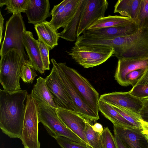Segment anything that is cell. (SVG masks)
Returning <instances> with one entry per match:
<instances>
[{
    "instance_id": "cell-1",
    "label": "cell",
    "mask_w": 148,
    "mask_h": 148,
    "mask_svg": "<svg viewBox=\"0 0 148 148\" xmlns=\"http://www.w3.org/2000/svg\"><path fill=\"white\" fill-rule=\"evenodd\" d=\"M28 95L25 90L0 89V128L10 138H21Z\"/></svg>"
},
{
    "instance_id": "cell-2",
    "label": "cell",
    "mask_w": 148,
    "mask_h": 148,
    "mask_svg": "<svg viewBox=\"0 0 148 148\" xmlns=\"http://www.w3.org/2000/svg\"><path fill=\"white\" fill-rule=\"evenodd\" d=\"M1 57L0 82L3 90L10 92L21 90L20 80L23 62L22 56L18 50L12 49Z\"/></svg>"
},
{
    "instance_id": "cell-3",
    "label": "cell",
    "mask_w": 148,
    "mask_h": 148,
    "mask_svg": "<svg viewBox=\"0 0 148 148\" xmlns=\"http://www.w3.org/2000/svg\"><path fill=\"white\" fill-rule=\"evenodd\" d=\"M119 42V48L115 56L118 60L148 58V27L131 35L120 37Z\"/></svg>"
},
{
    "instance_id": "cell-4",
    "label": "cell",
    "mask_w": 148,
    "mask_h": 148,
    "mask_svg": "<svg viewBox=\"0 0 148 148\" xmlns=\"http://www.w3.org/2000/svg\"><path fill=\"white\" fill-rule=\"evenodd\" d=\"M26 28L21 13H14L6 21L4 38L1 44L0 56L14 49L22 56L23 62L29 61L24 50L23 37Z\"/></svg>"
},
{
    "instance_id": "cell-5",
    "label": "cell",
    "mask_w": 148,
    "mask_h": 148,
    "mask_svg": "<svg viewBox=\"0 0 148 148\" xmlns=\"http://www.w3.org/2000/svg\"><path fill=\"white\" fill-rule=\"evenodd\" d=\"M114 53L113 47L101 45H75L68 52L78 64L85 68L103 63L113 56Z\"/></svg>"
},
{
    "instance_id": "cell-6",
    "label": "cell",
    "mask_w": 148,
    "mask_h": 148,
    "mask_svg": "<svg viewBox=\"0 0 148 148\" xmlns=\"http://www.w3.org/2000/svg\"><path fill=\"white\" fill-rule=\"evenodd\" d=\"M21 140L24 148H40L38 138L39 107L31 94L26 98Z\"/></svg>"
},
{
    "instance_id": "cell-7",
    "label": "cell",
    "mask_w": 148,
    "mask_h": 148,
    "mask_svg": "<svg viewBox=\"0 0 148 148\" xmlns=\"http://www.w3.org/2000/svg\"><path fill=\"white\" fill-rule=\"evenodd\" d=\"M58 64L83 100L99 116L98 92L88 80L76 70L67 66L65 63Z\"/></svg>"
},
{
    "instance_id": "cell-8",
    "label": "cell",
    "mask_w": 148,
    "mask_h": 148,
    "mask_svg": "<svg viewBox=\"0 0 148 148\" xmlns=\"http://www.w3.org/2000/svg\"><path fill=\"white\" fill-rule=\"evenodd\" d=\"M38 104L39 109V122L43 125L50 136L54 138L57 136L64 137L73 141L86 145L63 124L58 117L56 110L44 103Z\"/></svg>"
},
{
    "instance_id": "cell-9",
    "label": "cell",
    "mask_w": 148,
    "mask_h": 148,
    "mask_svg": "<svg viewBox=\"0 0 148 148\" xmlns=\"http://www.w3.org/2000/svg\"><path fill=\"white\" fill-rule=\"evenodd\" d=\"M52 64L50 74L45 79L55 104L58 108L69 110L79 114L77 109L58 75L55 65Z\"/></svg>"
},
{
    "instance_id": "cell-10",
    "label": "cell",
    "mask_w": 148,
    "mask_h": 148,
    "mask_svg": "<svg viewBox=\"0 0 148 148\" xmlns=\"http://www.w3.org/2000/svg\"><path fill=\"white\" fill-rule=\"evenodd\" d=\"M108 3L106 0H83L77 31L80 36L97 19L104 16Z\"/></svg>"
},
{
    "instance_id": "cell-11",
    "label": "cell",
    "mask_w": 148,
    "mask_h": 148,
    "mask_svg": "<svg viewBox=\"0 0 148 148\" xmlns=\"http://www.w3.org/2000/svg\"><path fill=\"white\" fill-rule=\"evenodd\" d=\"M83 0H64L54 6L50 12V24L57 31L64 28L73 18Z\"/></svg>"
},
{
    "instance_id": "cell-12",
    "label": "cell",
    "mask_w": 148,
    "mask_h": 148,
    "mask_svg": "<svg viewBox=\"0 0 148 148\" xmlns=\"http://www.w3.org/2000/svg\"><path fill=\"white\" fill-rule=\"evenodd\" d=\"M56 69L58 75L67 92L77 109L79 114L90 122L95 121L99 119L93 110L84 101L74 86L69 80L55 60H51Z\"/></svg>"
},
{
    "instance_id": "cell-13",
    "label": "cell",
    "mask_w": 148,
    "mask_h": 148,
    "mask_svg": "<svg viewBox=\"0 0 148 148\" xmlns=\"http://www.w3.org/2000/svg\"><path fill=\"white\" fill-rule=\"evenodd\" d=\"M99 99L112 105L121 107L139 114L143 105V99L128 92H115L101 95Z\"/></svg>"
},
{
    "instance_id": "cell-14",
    "label": "cell",
    "mask_w": 148,
    "mask_h": 148,
    "mask_svg": "<svg viewBox=\"0 0 148 148\" xmlns=\"http://www.w3.org/2000/svg\"><path fill=\"white\" fill-rule=\"evenodd\" d=\"M142 128H130L113 125L116 134L127 148H148V137L142 132Z\"/></svg>"
},
{
    "instance_id": "cell-15",
    "label": "cell",
    "mask_w": 148,
    "mask_h": 148,
    "mask_svg": "<svg viewBox=\"0 0 148 148\" xmlns=\"http://www.w3.org/2000/svg\"><path fill=\"white\" fill-rule=\"evenodd\" d=\"M55 111L63 124L87 146H90L84 133L86 119L78 114L69 110L57 108Z\"/></svg>"
},
{
    "instance_id": "cell-16",
    "label": "cell",
    "mask_w": 148,
    "mask_h": 148,
    "mask_svg": "<svg viewBox=\"0 0 148 148\" xmlns=\"http://www.w3.org/2000/svg\"><path fill=\"white\" fill-rule=\"evenodd\" d=\"M139 29L135 21L125 25L105 28L93 30H86L83 35L101 38H114L125 37L136 33Z\"/></svg>"
},
{
    "instance_id": "cell-17",
    "label": "cell",
    "mask_w": 148,
    "mask_h": 148,
    "mask_svg": "<svg viewBox=\"0 0 148 148\" xmlns=\"http://www.w3.org/2000/svg\"><path fill=\"white\" fill-rule=\"evenodd\" d=\"M148 67V58L143 60L119 59L114 77L120 85L127 86L130 85L126 79L129 73L133 71L141 69L145 71Z\"/></svg>"
},
{
    "instance_id": "cell-18",
    "label": "cell",
    "mask_w": 148,
    "mask_h": 148,
    "mask_svg": "<svg viewBox=\"0 0 148 148\" xmlns=\"http://www.w3.org/2000/svg\"><path fill=\"white\" fill-rule=\"evenodd\" d=\"M48 0H29L25 12L28 23L34 25L45 22L51 15Z\"/></svg>"
},
{
    "instance_id": "cell-19",
    "label": "cell",
    "mask_w": 148,
    "mask_h": 148,
    "mask_svg": "<svg viewBox=\"0 0 148 148\" xmlns=\"http://www.w3.org/2000/svg\"><path fill=\"white\" fill-rule=\"evenodd\" d=\"M23 42L29 61L32 66L40 74L44 73L45 70L38 40L34 38L31 32L27 30L25 31L23 37Z\"/></svg>"
},
{
    "instance_id": "cell-20",
    "label": "cell",
    "mask_w": 148,
    "mask_h": 148,
    "mask_svg": "<svg viewBox=\"0 0 148 148\" xmlns=\"http://www.w3.org/2000/svg\"><path fill=\"white\" fill-rule=\"evenodd\" d=\"M36 80V83L34 85L32 90V96L38 103H44L55 110L58 108L48 88L45 79L40 76Z\"/></svg>"
},
{
    "instance_id": "cell-21",
    "label": "cell",
    "mask_w": 148,
    "mask_h": 148,
    "mask_svg": "<svg viewBox=\"0 0 148 148\" xmlns=\"http://www.w3.org/2000/svg\"><path fill=\"white\" fill-rule=\"evenodd\" d=\"M34 28L38 38L40 39L50 50L58 45L59 38L58 33L49 22L46 21L34 25Z\"/></svg>"
},
{
    "instance_id": "cell-22",
    "label": "cell",
    "mask_w": 148,
    "mask_h": 148,
    "mask_svg": "<svg viewBox=\"0 0 148 148\" xmlns=\"http://www.w3.org/2000/svg\"><path fill=\"white\" fill-rule=\"evenodd\" d=\"M98 108L99 111L113 125L130 128H137L125 119L110 104L100 99L98 101Z\"/></svg>"
},
{
    "instance_id": "cell-23",
    "label": "cell",
    "mask_w": 148,
    "mask_h": 148,
    "mask_svg": "<svg viewBox=\"0 0 148 148\" xmlns=\"http://www.w3.org/2000/svg\"><path fill=\"white\" fill-rule=\"evenodd\" d=\"M141 0H119L116 3L114 12L128 17L136 22Z\"/></svg>"
},
{
    "instance_id": "cell-24",
    "label": "cell",
    "mask_w": 148,
    "mask_h": 148,
    "mask_svg": "<svg viewBox=\"0 0 148 148\" xmlns=\"http://www.w3.org/2000/svg\"><path fill=\"white\" fill-rule=\"evenodd\" d=\"M133 21L126 17L118 15H109L100 18L94 22L87 29L93 30L105 28L123 26L128 25Z\"/></svg>"
},
{
    "instance_id": "cell-25",
    "label": "cell",
    "mask_w": 148,
    "mask_h": 148,
    "mask_svg": "<svg viewBox=\"0 0 148 148\" xmlns=\"http://www.w3.org/2000/svg\"><path fill=\"white\" fill-rule=\"evenodd\" d=\"M82 4L78 8L74 17L64 28L63 30L58 33L59 38L71 42L76 40L77 31L80 18Z\"/></svg>"
},
{
    "instance_id": "cell-26",
    "label": "cell",
    "mask_w": 148,
    "mask_h": 148,
    "mask_svg": "<svg viewBox=\"0 0 148 148\" xmlns=\"http://www.w3.org/2000/svg\"><path fill=\"white\" fill-rule=\"evenodd\" d=\"M84 133L90 146L92 148H105L101 134L95 132L92 129L91 122L86 119Z\"/></svg>"
},
{
    "instance_id": "cell-27",
    "label": "cell",
    "mask_w": 148,
    "mask_h": 148,
    "mask_svg": "<svg viewBox=\"0 0 148 148\" xmlns=\"http://www.w3.org/2000/svg\"><path fill=\"white\" fill-rule=\"evenodd\" d=\"M29 0H0V6L6 5L8 13H25Z\"/></svg>"
},
{
    "instance_id": "cell-28",
    "label": "cell",
    "mask_w": 148,
    "mask_h": 148,
    "mask_svg": "<svg viewBox=\"0 0 148 148\" xmlns=\"http://www.w3.org/2000/svg\"><path fill=\"white\" fill-rule=\"evenodd\" d=\"M111 105L125 119L136 127L142 128L140 122L141 119L140 114L121 107Z\"/></svg>"
},
{
    "instance_id": "cell-29",
    "label": "cell",
    "mask_w": 148,
    "mask_h": 148,
    "mask_svg": "<svg viewBox=\"0 0 148 148\" xmlns=\"http://www.w3.org/2000/svg\"><path fill=\"white\" fill-rule=\"evenodd\" d=\"M20 76L24 82L29 84L32 83L37 76L36 70L29 61L23 62Z\"/></svg>"
},
{
    "instance_id": "cell-30",
    "label": "cell",
    "mask_w": 148,
    "mask_h": 148,
    "mask_svg": "<svg viewBox=\"0 0 148 148\" xmlns=\"http://www.w3.org/2000/svg\"><path fill=\"white\" fill-rule=\"evenodd\" d=\"M136 23L139 29L148 27V0H141Z\"/></svg>"
},
{
    "instance_id": "cell-31",
    "label": "cell",
    "mask_w": 148,
    "mask_h": 148,
    "mask_svg": "<svg viewBox=\"0 0 148 148\" xmlns=\"http://www.w3.org/2000/svg\"><path fill=\"white\" fill-rule=\"evenodd\" d=\"M54 138L61 148H92L90 146L73 141L64 137L57 136Z\"/></svg>"
},
{
    "instance_id": "cell-32",
    "label": "cell",
    "mask_w": 148,
    "mask_h": 148,
    "mask_svg": "<svg viewBox=\"0 0 148 148\" xmlns=\"http://www.w3.org/2000/svg\"><path fill=\"white\" fill-rule=\"evenodd\" d=\"M45 70L50 69L49 53L50 49L40 39L37 40Z\"/></svg>"
},
{
    "instance_id": "cell-33",
    "label": "cell",
    "mask_w": 148,
    "mask_h": 148,
    "mask_svg": "<svg viewBox=\"0 0 148 148\" xmlns=\"http://www.w3.org/2000/svg\"><path fill=\"white\" fill-rule=\"evenodd\" d=\"M101 136L105 148H117L114 136L108 127L104 128Z\"/></svg>"
},
{
    "instance_id": "cell-34",
    "label": "cell",
    "mask_w": 148,
    "mask_h": 148,
    "mask_svg": "<svg viewBox=\"0 0 148 148\" xmlns=\"http://www.w3.org/2000/svg\"><path fill=\"white\" fill-rule=\"evenodd\" d=\"M130 92L132 95L141 99L148 98V85H135Z\"/></svg>"
},
{
    "instance_id": "cell-35",
    "label": "cell",
    "mask_w": 148,
    "mask_h": 148,
    "mask_svg": "<svg viewBox=\"0 0 148 148\" xmlns=\"http://www.w3.org/2000/svg\"><path fill=\"white\" fill-rule=\"evenodd\" d=\"M144 71L141 69L136 70L127 74L126 76V79L128 84L132 85L133 87L135 86Z\"/></svg>"
},
{
    "instance_id": "cell-36",
    "label": "cell",
    "mask_w": 148,
    "mask_h": 148,
    "mask_svg": "<svg viewBox=\"0 0 148 148\" xmlns=\"http://www.w3.org/2000/svg\"><path fill=\"white\" fill-rule=\"evenodd\" d=\"M143 105L139 114L143 121L148 123V98L143 99Z\"/></svg>"
},
{
    "instance_id": "cell-37",
    "label": "cell",
    "mask_w": 148,
    "mask_h": 148,
    "mask_svg": "<svg viewBox=\"0 0 148 148\" xmlns=\"http://www.w3.org/2000/svg\"><path fill=\"white\" fill-rule=\"evenodd\" d=\"M137 85H148V67L144 71L143 75L138 80Z\"/></svg>"
},
{
    "instance_id": "cell-38",
    "label": "cell",
    "mask_w": 148,
    "mask_h": 148,
    "mask_svg": "<svg viewBox=\"0 0 148 148\" xmlns=\"http://www.w3.org/2000/svg\"><path fill=\"white\" fill-rule=\"evenodd\" d=\"M114 137L117 148H127L120 138L114 133Z\"/></svg>"
},
{
    "instance_id": "cell-39",
    "label": "cell",
    "mask_w": 148,
    "mask_h": 148,
    "mask_svg": "<svg viewBox=\"0 0 148 148\" xmlns=\"http://www.w3.org/2000/svg\"><path fill=\"white\" fill-rule=\"evenodd\" d=\"M92 129L95 132L99 133H102L103 130L102 125L99 123H95L94 125H92Z\"/></svg>"
},
{
    "instance_id": "cell-40",
    "label": "cell",
    "mask_w": 148,
    "mask_h": 148,
    "mask_svg": "<svg viewBox=\"0 0 148 148\" xmlns=\"http://www.w3.org/2000/svg\"><path fill=\"white\" fill-rule=\"evenodd\" d=\"M4 18L1 14V11L0 12V45L1 44V41L3 38L2 34L3 30V23Z\"/></svg>"
},
{
    "instance_id": "cell-41",
    "label": "cell",
    "mask_w": 148,
    "mask_h": 148,
    "mask_svg": "<svg viewBox=\"0 0 148 148\" xmlns=\"http://www.w3.org/2000/svg\"><path fill=\"white\" fill-rule=\"evenodd\" d=\"M140 122L143 129L142 133L147 135H148V123L145 122L141 119H140Z\"/></svg>"
},
{
    "instance_id": "cell-42",
    "label": "cell",
    "mask_w": 148,
    "mask_h": 148,
    "mask_svg": "<svg viewBox=\"0 0 148 148\" xmlns=\"http://www.w3.org/2000/svg\"><path fill=\"white\" fill-rule=\"evenodd\" d=\"M147 137H148V135H147Z\"/></svg>"
}]
</instances>
